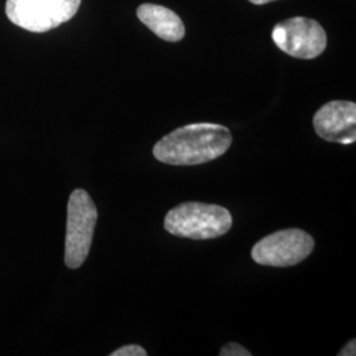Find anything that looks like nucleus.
<instances>
[{"label": "nucleus", "mask_w": 356, "mask_h": 356, "mask_svg": "<svg viewBox=\"0 0 356 356\" xmlns=\"http://www.w3.org/2000/svg\"><path fill=\"white\" fill-rule=\"evenodd\" d=\"M339 356H355L356 355V341L351 339L348 343L344 346L343 348L339 351Z\"/></svg>", "instance_id": "nucleus-11"}, {"label": "nucleus", "mask_w": 356, "mask_h": 356, "mask_svg": "<svg viewBox=\"0 0 356 356\" xmlns=\"http://www.w3.org/2000/svg\"><path fill=\"white\" fill-rule=\"evenodd\" d=\"M272 38L281 51L302 60L318 57L327 45L325 29L318 22L307 17H292L276 24Z\"/></svg>", "instance_id": "nucleus-6"}, {"label": "nucleus", "mask_w": 356, "mask_h": 356, "mask_svg": "<svg viewBox=\"0 0 356 356\" xmlns=\"http://www.w3.org/2000/svg\"><path fill=\"white\" fill-rule=\"evenodd\" d=\"M110 356H147V351L138 344H128L115 350Z\"/></svg>", "instance_id": "nucleus-10"}, {"label": "nucleus", "mask_w": 356, "mask_h": 356, "mask_svg": "<svg viewBox=\"0 0 356 356\" xmlns=\"http://www.w3.org/2000/svg\"><path fill=\"white\" fill-rule=\"evenodd\" d=\"M138 17L144 26H148L156 36L169 42H177L185 36V26L177 13L172 10L145 3L138 8Z\"/></svg>", "instance_id": "nucleus-8"}, {"label": "nucleus", "mask_w": 356, "mask_h": 356, "mask_svg": "<svg viewBox=\"0 0 356 356\" xmlns=\"http://www.w3.org/2000/svg\"><path fill=\"white\" fill-rule=\"evenodd\" d=\"M232 216L218 204L185 202L172 209L165 216L164 227L175 236L195 241L214 239L229 232Z\"/></svg>", "instance_id": "nucleus-2"}, {"label": "nucleus", "mask_w": 356, "mask_h": 356, "mask_svg": "<svg viewBox=\"0 0 356 356\" xmlns=\"http://www.w3.org/2000/svg\"><path fill=\"white\" fill-rule=\"evenodd\" d=\"M219 355L251 356V353H250L247 348H244V347L241 346V344L235 343V342H231V343H227L226 346H223V347L220 348V353H219Z\"/></svg>", "instance_id": "nucleus-9"}, {"label": "nucleus", "mask_w": 356, "mask_h": 356, "mask_svg": "<svg viewBox=\"0 0 356 356\" xmlns=\"http://www.w3.org/2000/svg\"><path fill=\"white\" fill-rule=\"evenodd\" d=\"M98 220V210L89 193L76 189L67 202L65 264L70 269H78L89 256L94 231Z\"/></svg>", "instance_id": "nucleus-3"}, {"label": "nucleus", "mask_w": 356, "mask_h": 356, "mask_svg": "<svg viewBox=\"0 0 356 356\" xmlns=\"http://www.w3.org/2000/svg\"><path fill=\"white\" fill-rule=\"evenodd\" d=\"M314 248V239L302 229H281L263 238L252 248V259L268 267H292L304 261Z\"/></svg>", "instance_id": "nucleus-5"}, {"label": "nucleus", "mask_w": 356, "mask_h": 356, "mask_svg": "<svg viewBox=\"0 0 356 356\" xmlns=\"http://www.w3.org/2000/svg\"><path fill=\"white\" fill-rule=\"evenodd\" d=\"M313 124L323 140L353 144L356 141V104L348 101L326 103L314 115Z\"/></svg>", "instance_id": "nucleus-7"}, {"label": "nucleus", "mask_w": 356, "mask_h": 356, "mask_svg": "<svg viewBox=\"0 0 356 356\" xmlns=\"http://www.w3.org/2000/svg\"><path fill=\"white\" fill-rule=\"evenodd\" d=\"M232 144L229 129L214 123H197L168 134L153 147V156L169 165H198L227 152Z\"/></svg>", "instance_id": "nucleus-1"}, {"label": "nucleus", "mask_w": 356, "mask_h": 356, "mask_svg": "<svg viewBox=\"0 0 356 356\" xmlns=\"http://www.w3.org/2000/svg\"><path fill=\"white\" fill-rule=\"evenodd\" d=\"M81 0H7L6 15L15 26L42 33L69 22Z\"/></svg>", "instance_id": "nucleus-4"}, {"label": "nucleus", "mask_w": 356, "mask_h": 356, "mask_svg": "<svg viewBox=\"0 0 356 356\" xmlns=\"http://www.w3.org/2000/svg\"><path fill=\"white\" fill-rule=\"evenodd\" d=\"M250 1L254 3V4H267V3L275 1V0H250Z\"/></svg>", "instance_id": "nucleus-12"}]
</instances>
